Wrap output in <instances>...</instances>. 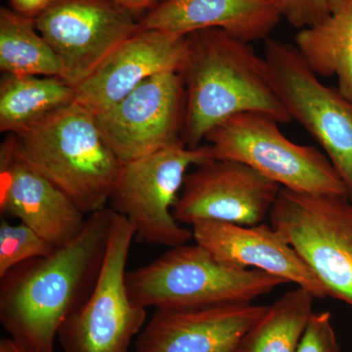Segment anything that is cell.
<instances>
[{
	"label": "cell",
	"instance_id": "27",
	"mask_svg": "<svg viewBox=\"0 0 352 352\" xmlns=\"http://www.w3.org/2000/svg\"><path fill=\"white\" fill-rule=\"evenodd\" d=\"M0 352H24L10 338L0 340Z\"/></svg>",
	"mask_w": 352,
	"mask_h": 352
},
{
	"label": "cell",
	"instance_id": "26",
	"mask_svg": "<svg viewBox=\"0 0 352 352\" xmlns=\"http://www.w3.org/2000/svg\"><path fill=\"white\" fill-rule=\"evenodd\" d=\"M115 1L136 16L138 14L147 13L163 0H115Z\"/></svg>",
	"mask_w": 352,
	"mask_h": 352
},
{
	"label": "cell",
	"instance_id": "7",
	"mask_svg": "<svg viewBox=\"0 0 352 352\" xmlns=\"http://www.w3.org/2000/svg\"><path fill=\"white\" fill-rule=\"evenodd\" d=\"M281 234L325 286L352 307V201L347 196L281 188L270 214Z\"/></svg>",
	"mask_w": 352,
	"mask_h": 352
},
{
	"label": "cell",
	"instance_id": "13",
	"mask_svg": "<svg viewBox=\"0 0 352 352\" xmlns=\"http://www.w3.org/2000/svg\"><path fill=\"white\" fill-rule=\"evenodd\" d=\"M0 212L17 217L56 248L75 240L87 219L32 166L12 133L7 134L0 147Z\"/></svg>",
	"mask_w": 352,
	"mask_h": 352
},
{
	"label": "cell",
	"instance_id": "8",
	"mask_svg": "<svg viewBox=\"0 0 352 352\" xmlns=\"http://www.w3.org/2000/svg\"><path fill=\"white\" fill-rule=\"evenodd\" d=\"M264 58L275 91L292 120L323 148L352 201V102L339 88L324 85L295 45L266 38Z\"/></svg>",
	"mask_w": 352,
	"mask_h": 352
},
{
	"label": "cell",
	"instance_id": "23",
	"mask_svg": "<svg viewBox=\"0 0 352 352\" xmlns=\"http://www.w3.org/2000/svg\"><path fill=\"white\" fill-rule=\"evenodd\" d=\"M296 352H340L330 312H314Z\"/></svg>",
	"mask_w": 352,
	"mask_h": 352
},
{
	"label": "cell",
	"instance_id": "18",
	"mask_svg": "<svg viewBox=\"0 0 352 352\" xmlns=\"http://www.w3.org/2000/svg\"><path fill=\"white\" fill-rule=\"evenodd\" d=\"M295 46L318 76H336L352 102V0H328L324 19L296 34Z\"/></svg>",
	"mask_w": 352,
	"mask_h": 352
},
{
	"label": "cell",
	"instance_id": "22",
	"mask_svg": "<svg viewBox=\"0 0 352 352\" xmlns=\"http://www.w3.org/2000/svg\"><path fill=\"white\" fill-rule=\"evenodd\" d=\"M56 247L51 245L31 227L11 224L6 219L0 223V278L12 268L30 259L46 256Z\"/></svg>",
	"mask_w": 352,
	"mask_h": 352
},
{
	"label": "cell",
	"instance_id": "15",
	"mask_svg": "<svg viewBox=\"0 0 352 352\" xmlns=\"http://www.w3.org/2000/svg\"><path fill=\"white\" fill-rule=\"evenodd\" d=\"M185 51L186 36L139 29L76 88V102L94 115L103 112L151 76L179 73Z\"/></svg>",
	"mask_w": 352,
	"mask_h": 352
},
{
	"label": "cell",
	"instance_id": "5",
	"mask_svg": "<svg viewBox=\"0 0 352 352\" xmlns=\"http://www.w3.org/2000/svg\"><path fill=\"white\" fill-rule=\"evenodd\" d=\"M278 124L263 113H239L215 126L206 140L214 159L248 164L282 188L347 196L346 185L329 157L312 146L289 140Z\"/></svg>",
	"mask_w": 352,
	"mask_h": 352
},
{
	"label": "cell",
	"instance_id": "10",
	"mask_svg": "<svg viewBox=\"0 0 352 352\" xmlns=\"http://www.w3.org/2000/svg\"><path fill=\"white\" fill-rule=\"evenodd\" d=\"M36 25L59 60L62 78L75 88L140 29L115 0H54Z\"/></svg>",
	"mask_w": 352,
	"mask_h": 352
},
{
	"label": "cell",
	"instance_id": "2",
	"mask_svg": "<svg viewBox=\"0 0 352 352\" xmlns=\"http://www.w3.org/2000/svg\"><path fill=\"white\" fill-rule=\"evenodd\" d=\"M179 75L186 91L182 139L187 147H200L215 126L239 113H263L281 124L293 120L275 91L265 58L222 30L186 36Z\"/></svg>",
	"mask_w": 352,
	"mask_h": 352
},
{
	"label": "cell",
	"instance_id": "14",
	"mask_svg": "<svg viewBox=\"0 0 352 352\" xmlns=\"http://www.w3.org/2000/svg\"><path fill=\"white\" fill-rule=\"evenodd\" d=\"M270 307L239 303L192 309L157 308L139 333L134 352H240L245 335Z\"/></svg>",
	"mask_w": 352,
	"mask_h": 352
},
{
	"label": "cell",
	"instance_id": "21",
	"mask_svg": "<svg viewBox=\"0 0 352 352\" xmlns=\"http://www.w3.org/2000/svg\"><path fill=\"white\" fill-rule=\"evenodd\" d=\"M314 298L300 287L287 292L245 335L240 352H296L314 314Z\"/></svg>",
	"mask_w": 352,
	"mask_h": 352
},
{
	"label": "cell",
	"instance_id": "4",
	"mask_svg": "<svg viewBox=\"0 0 352 352\" xmlns=\"http://www.w3.org/2000/svg\"><path fill=\"white\" fill-rule=\"evenodd\" d=\"M286 283L263 271L227 266L196 243L170 248L152 263L126 272L129 298L155 309L251 303Z\"/></svg>",
	"mask_w": 352,
	"mask_h": 352
},
{
	"label": "cell",
	"instance_id": "9",
	"mask_svg": "<svg viewBox=\"0 0 352 352\" xmlns=\"http://www.w3.org/2000/svg\"><path fill=\"white\" fill-rule=\"evenodd\" d=\"M134 238L133 226L115 212L94 291L58 331L64 352H127L144 328L146 308L129 298L126 288V263Z\"/></svg>",
	"mask_w": 352,
	"mask_h": 352
},
{
	"label": "cell",
	"instance_id": "3",
	"mask_svg": "<svg viewBox=\"0 0 352 352\" xmlns=\"http://www.w3.org/2000/svg\"><path fill=\"white\" fill-rule=\"evenodd\" d=\"M14 135L32 166L82 212L107 208L122 163L94 113L75 101Z\"/></svg>",
	"mask_w": 352,
	"mask_h": 352
},
{
	"label": "cell",
	"instance_id": "12",
	"mask_svg": "<svg viewBox=\"0 0 352 352\" xmlns=\"http://www.w3.org/2000/svg\"><path fill=\"white\" fill-rule=\"evenodd\" d=\"M281 188L248 164L214 159L185 176L173 214L190 226L203 220L258 226L270 217Z\"/></svg>",
	"mask_w": 352,
	"mask_h": 352
},
{
	"label": "cell",
	"instance_id": "1",
	"mask_svg": "<svg viewBox=\"0 0 352 352\" xmlns=\"http://www.w3.org/2000/svg\"><path fill=\"white\" fill-rule=\"evenodd\" d=\"M115 212L87 215L82 232L50 254L0 278V322L24 352H54L58 331L87 302L100 277Z\"/></svg>",
	"mask_w": 352,
	"mask_h": 352
},
{
	"label": "cell",
	"instance_id": "20",
	"mask_svg": "<svg viewBox=\"0 0 352 352\" xmlns=\"http://www.w3.org/2000/svg\"><path fill=\"white\" fill-rule=\"evenodd\" d=\"M0 69L7 75L62 78L59 60L36 20L7 7L0 8Z\"/></svg>",
	"mask_w": 352,
	"mask_h": 352
},
{
	"label": "cell",
	"instance_id": "24",
	"mask_svg": "<svg viewBox=\"0 0 352 352\" xmlns=\"http://www.w3.org/2000/svg\"><path fill=\"white\" fill-rule=\"evenodd\" d=\"M283 18L298 29L319 22L327 16L328 0H278Z\"/></svg>",
	"mask_w": 352,
	"mask_h": 352
},
{
	"label": "cell",
	"instance_id": "25",
	"mask_svg": "<svg viewBox=\"0 0 352 352\" xmlns=\"http://www.w3.org/2000/svg\"><path fill=\"white\" fill-rule=\"evenodd\" d=\"M54 0H9L10 8L16 13L36 20L50 8Z\"/></svg>",
	"mask_w": 352,
	"mask_h": 352
},
{
	"label": "cell",
	"instance_id": "17",
	"mask_svg": "<svg viewBox=\"0 0 352 352\" xmlns=\"http://www.w3.org/2000/svg\"><path fill=\"white\" fill-rule=\"evenodd\" d=\"M282 18L278 0H163L138 24L180 36L219 29L251 43L270 38Z\"/></svg>",
	"mask_w": 352,
	"mask_h": 352
},
{
	"label": "cell",
	"instance_id": "6",
	"mask_svg": "<svg viewBox=\"0 0 352 352\" xmlns=\"http://www.w3.org/2000/svg\"><path fill=\"white\" fill-rule=\"evenodd\" d=\"M208 144L189 148L184 142L122 164L111 195L110 208L129 220L139 242L177 247L193 240L173 208L190 166L214 160Z\"/></svg>",
	"mask_w": 352,
	"mask_h": 352
},
{
	"label": "cell",
	"instance_id": "11",
	"mask_svg": "<svg viewBox=\"0 0 352 352\" xmlns=\"http://www.w3.org/2000/svg\"><path fill=\"white\" fill-rule=\"evenodd\" d=\"M185 113L182 76L166 72L95 116L109 146L124 164L183 142Z\"/></svg>",
	"mask_w": 352,
	"mask_h": 352
},
{
	"label": "cell",
	"instance_id": "19",
	"mask_svg": "<svg viewBox=\"0 0 352 352\" xmlns=\"http://www.w3.org/2000/svg\"><path fill=\"white\" fill-rule=\"evenodd\" d=\"M76 101V88L60 76L3 74L0 80V131L17 134Z\"/></svg>",
	"mask_w": 352,
	"mask_h": 352
},
{
	"label": "cell",
	"instance_id": "16",
	"mask_svg": "<svg viewBox=\"0 0 352 352\" xmlns=\"http://www.w3.org/2000/svg\"><path fill=\"white\" fill-rule=\"evenodd\" d=\"M193 240L219 263L240 270L263 271L307 289L315 298H326L327 289L298 252L274 227L238 226L227 222L197 221Z\"/></svg>",
	"mask_w": 352,
	"mask_h": 352
}]
</instances>
